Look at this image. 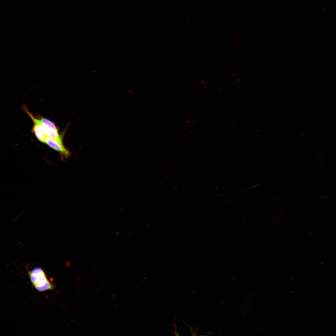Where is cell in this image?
<instances>
[{"label":"cell","mask_w":336,"mask_h":336,"mask_svg":"<svg viewBox=\"0 0 336 336\" xmlns=\"http://www.w3.org/2000/svg\"><path fill=\"white\" fill-rule=\"evenodd\" d=\"M32 131L38 140L40 142L45 143V136L38 126L34 124Z\"/></svg>","instance_id":"3957f363"},{"label":"cell","mask_w":336,"mask_h":336,"mask_svg":"<svg viewBox=\"0 0 336 336\" xmlns=\"http://www.w3.org/2000/svg\"><path fill=\"white\" fill-rule=\"evenodd\" d=\"M38 118L40 120L43 124L51 128L54 130L58 131V129L54 123L48 119L40 116H39V117H38Z\"/></svg>","instance_id":"277c9868"},{"label":"cell","mask_w":336,"mask_h":336,"mask_svg":"<svg viewBox=\"0 0 336 336\" xmlns=\"http://www.w3.org/2000/svg\"><path fill=\"white\" fill-rule=\"evenodd\" d=\"M28 274L32 286L38 292L53 290L55 285L48 278L44 269L37 266L28 270Z\"/></svg>","instance_id":"6da1fadb"},{"label":"cell","mask_w":336,"mask_h":336,"mask_svg":"<svg viewBox=\"0 0 336 336\" xmlns=\"http://www.w3.org/2000/svg\"><path fill=\"white\" fill-rule=\"evenodd\" d=\"M45 136V143L52 148L58 152L63 158H67L70 156V152L65 147L64 145H62L48 136Z\"/></svg>","instance_id":"7a4b0ae2"}]
</instances>
